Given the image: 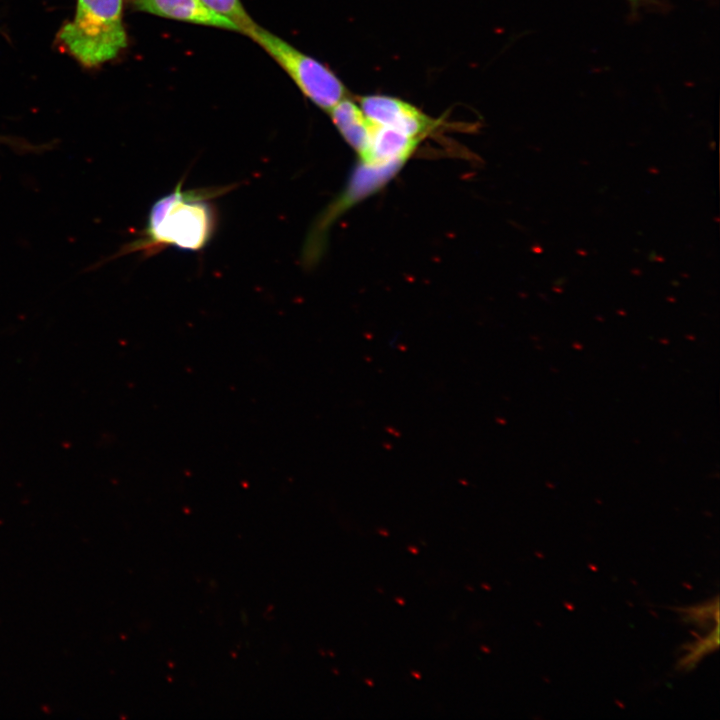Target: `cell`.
<instances>
[{"label": "cell", "mask_w": 720, "mask_h": 720, "mask_svg": "<svg viewBox=\"0 0 720 720\" xmlns=\"http://www.w3.org/2000/svg\"><path fill=\"white\" fill-rule=\"evenodd\" d=\"M213 12L227 18L245 33L255 22L246 12L240 0H200Z\"/></svg>", "instance_id": "obj_9"}, {"label": "cell", "mask_w": 720, "mask_h": 720, "mask_svg": "<svg viewBox=\"0 0 720 720\" xmlns=\"http://www.w3.org/2000/svg\"><path fill=\"white\" fill-rule=\"evenodd\" d=\"M57 39L87 67L113 59L127 45L122 0H77L73 20L60 29Z\"/></svg>", "instance_id": "obj_2"}, {"label": "cell", "mask_w": 720, "mask_h": 720, "mask_svg": "<svg viewBox=\"0 0 720 720\" xmlns=\"http://www.w3.org/2000/svg\"><path fill=\"white\" fill-rule=\"evenodd\" d=\"M244 34L259 44L286 71L303 95L320 109L328 112L346 97L342 81L323 63L256 23Z\"/></svg>", "instance_id": "obj_3"}, {"label": "cell", "mask_w": 720, "mask_h": 720, "mask_svg": "<svg viewBox=\"0 0 720 720\" xmlns=\"http://www.w3.org/2000/svg\"><path fill=\"white\" fill-rule=\"evenodd\" d=\"M405 162L371 164L359 161L342 193L317 219L305 246V258L312 262L321 252L326 231L347 209L371 196L394 178Z\"/></svg>", "instance_id": "obj_4"}, {"label": "cell", "mask_w": 720, "mask_h": 720, "mask_svg": "<svg viewBox=\"0 0 720 720\" xmlns=\"http://www.w3.org/2000/svg\"><path fill=\"white\" fill-rule=\"evenodd\" d=\"M420 141L395 129L372 123L369 146L359 161L371 164L407 162Z\"/></svg>", "instance_id": "obj_7"}, {"label": "cell", "mask_w": 720, "mask_h": 720, "mask_svg": "<svg viewBox=\"0 0 720 720\" xmlns=\"http://www.w3.org/2000/svg\"><path fill=\"white\" fill-rule=\"evenodd\" d=\"M204 192L183 191L179 184L151 207L142 239L123 247L117 256L172 246L197 251L210 240L215 216Z\"/></svg>", "instance_id": "obj_1"}, {"label": "cell", "mask_w": 720, "mask_h": 720, "mask_svg": "<svg viewBox=\"0 0 720 720\" xmlns=\"http://www.w3.org/2000/svg\"><path fill=\"white\" fill-rule=\"evenodd\" d=\"M0 145H6L18 152L23 153H41L42 151H45L50 147L49 144L37 145L18 137H8L4 135H0Z\"/></svg>", "instance_id": "obj_10"}, {"label": "cell", "mask_w": 720, "mask_h": 720, "mask_svg": "<svg viewBox=\"0 0 720 720\" xmlns=\"http://www.w3.org/2000/svg\"><path fill=\"white\" fill-rule=\"evenodd\" d=\"M132 3L135 9L156 16L239 32L233 22L200 0H132Z\"/></svg>", "instance_id": "obj_6"}, {"label": "cell", "mask_w": 720, "mask_h": 720, "mask_svg": "<svg viewBox=\"0 0 720 720\" xmlns=\"http://www.w3.org/2000/svg\"><path fill=\"white\" fill-rule=\"evenodd\" d=\"M328 113L346 143L361 157L369 146L372 123L359 104L345 97Z\"/></svg>", "instance_id": "obj_8"}, {"label": "cell", "mask_w": 720, "mask_h": 720, "mask_svg": "<svg viewBox=\"0 0 720 720\" xmlns=\"http://www.w3.org/2000/svg\"><path fill=\"white\" fill-rule=\"evenodd\" d=\"M633 10L640 8L643 5H647L653 0H627Z\"/></svg>", "instance_id": "obj_11"}, {"label": "cell", "mask_w": 720, "mask_h": 720, "mask_svg": "<svg viewBox=\"0 0 720 720\" xmlns=\"http://www.w3.org/2000/svg\"><path fill=\"white\" fill-rule=\"evenodd\" d=\"M358 104L372 123L420 140L438 125L437 120L430 118L414 105L393 96L365 95L359 98Z\"/></svg>", "instance_id": "obj_5"}]
</instances>
